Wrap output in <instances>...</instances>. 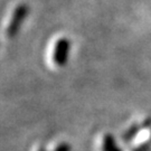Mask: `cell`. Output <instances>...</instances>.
<instances>
[{
    "label": "cell",
    "instance_id": "cell-2",
    "mask_svg": "<svg viewBox=\"0 0 151 151\" xmlns=\"http://www.w3.org/2000/svg\"><path fill=\"white\" fill-rule=\"evenodd\" d=\"M70 40L67 38H60L54 46L53 50V62L57 66H64L68 60L70 54Z\"/></svg>",
    "mask_w": 151,
    "mask_h": 151
},
{
    "label": "cell",
    "instance_id": "cell-4",
    "mask_svg": "<svg viewBox=\"0 0 151 151\" xmlns=\"http://www.w3.org/2000/svg\"><path fill=\"white\" fill-rule=\"evenodd\" d=\"M50 151H70V148L66 142H60L58 145H56Z\"/></svg>",
    "mask_w": 151,
    "mask_h": 151
},
{
    "label": "cell",
    "instance_id": "cell-6",
    "mask_svg": "<svg viewBox=\"0 0 151 151\" xmlns=\"http://www.w3.org/2000/svg\"><path fill=\"white\" fill-rule=\"evenodd\" d=\"M148 135H149V138H150V140H151V129H150V131H149V133H148Z\"/></svg>",
    "mask_w": 151,
    "mask_h": 151
},
{
    "label": "cell",
    "instance_id": "cell-3",
    "mask_svg": "<svg viewBox=\"0 0 151 151\" xmlns=\"http://www.w3.org/2000/svg\"><path fill=\"white\" fill-rule=\"evenodd\" d=\"M100 150L101 151H122L120 147L116 145L114 138L110 133H105L101 138L100 142Z\"/></svg>",
    "mask_w": 151,
    "mask_h": 151
},
{
    "label": "cell",
    "instance_id": "cell-5",
    "mask_svg": "<svg viewBox=\"0 0 151 151\" xmlns=\"http://www.w3.org/2000/svg\"><path fill=\"white\" fill-rule=\"evenodd\" d=\"M34 151H46V149H45L44 147H42V146H38Z\"/></svg>",
    "mask_w": 151,
    "mask_h": 151
},
{
    "label": "cell",
    "instance_id": "cell-1",
    "mask_svg": "<svg viewBox=\"0 0 151 151\" xmlns=\"http://www.w3.org/2000/svg\"><path fill=\"white\" fill-rule=\"evenodd\" d=\"M27 15H28V6L18 5L15 8V10L12 12V16L10 18V22L8 24L7 30H6L8 37H14L16 35Z\"/></svg>",
    "mask_w": 151,
    "mask_h": 151
}]
</instances>
